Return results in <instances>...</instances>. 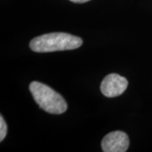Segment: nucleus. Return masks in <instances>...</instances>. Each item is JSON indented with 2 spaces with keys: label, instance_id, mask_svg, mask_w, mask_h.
Returning a JSON list of instances; mask_svg holds the SVG:
<instances>
[{
  "label": "nucleus",
  "instance_id": "obj_1",
  "mask_svg": "<svg viewBox=\"0 0 152 152\" xmlns=\"http://www.w3.org/2000/svg\"><path fill=\"white\" fill-rule=\"evenodd\" d=\"M83 43L80 37L64 32L44 34L30 42L31 49L36 53H52L79 48Z\"/></svg>",
  "mask_w": 152,
  "mask_h": 152
},
{
  "label": "nucleus",
  "instance_id": "obj_2",
  "mask_svg": "<svg viewBox=\"0 0 152 152\" xmlns=\"http://www.w3.org/2000/svg\"><path fill=\"white\" fill-rule=\"evenodd\" d=\"M30 91L35 102L45 112L51 114H62L67 110V103L62 96L51 87L38 81L30 85Z\"/></svg>",
  "mask_w": 152,
  "mask_h": 152
},
{
  "label": "nucleus",
  "instance_id": "obj_3",
  "mask_svg": "<svg viewBox=\"0 0 152 152\" xmlns=\"http://www.w3.org/2000/svg\"><path fill=\"white\" fill-rule=\"evenodd\" d=\"M128 87V80L118 74H110L101 84V91L107 97H116L122 95Z\"/></svg>",
  "mask_w": 152,
  "mask_h": 152
},
{
  "label": "nucleus",
  "instance_id": "obj_4",
  "mask_svg": "<svg viewBox=\"0 0 152 152\" xmlns=\"http://www.w3.org/2000/svg\"><path fill=\"white\" fill-rule=\"evenodd\" d=\"M129 145V139L124 132L114 131L107 134L102 141L104 152H125Z\"/></svg>",
  "mask_w": 152,
  "mask_h": 152
},
{
  "label": "nucleus",
  "instance_id": "obj_5",
  "mask_svg": "<svg viewBox=\"0 0 152 152\" xmlns=\"http://www.w3.org/2000/svg\"><path fill=\"white\" fill-rule=\"evenodd\" d=\"M7 130H8L7 124H6L3 116H1L0 117V141H3L4 139L5 138L6 134H7Z\"/></svg>",
  "mask_w": 152,
  "mask_h": 152
},
{
  "label": "nucleus",
  "instance_id": "obj_6",
  "mask_svg": "<svg viewBox=\"0 0 152 152\" xmlns=\"http://www.w3.org/2000/svg\"><path fill=\"white\" fill-rule=\"evenodd\" d=\"M71 2H74V3H77V4H82V3H86L88 2L90 0H70Z\"/></svg>",
  "mask_w": 152,
  "mask_h": 152
}]
</instances>
